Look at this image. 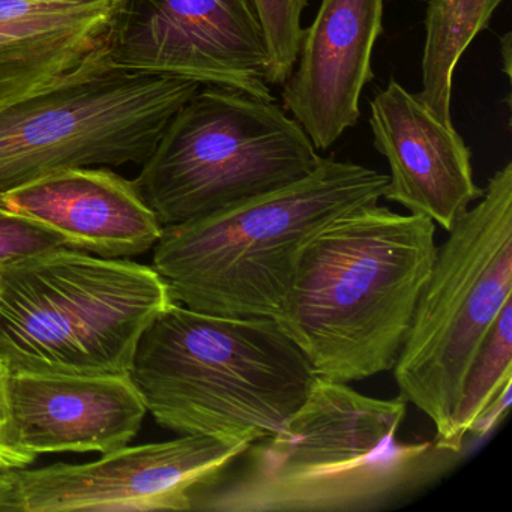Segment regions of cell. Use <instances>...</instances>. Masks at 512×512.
<instances>
[{"label": "cell", "mask_w": 512, "mask_h": 512, "mask_svg": "<svg viewBox=\"0 0 512 512\" xmlns=\"http://www.w3.org/2000/svg\"><path fill=\"white\" fill-rule=\"evenodd\" d=\"M403 395L368 397L317 376L278 433L250 443L191 494V511L380 512L451 475L466 457L436 440L401 442Z\"/></svg>", "instance_id": "obj_1"}, {"label": "cell", "mask_w": 512, "mask_h": 512, "mask_svg": "<svg viewBox=\"0 0 512 512\" xmlns=\"http://www.w3.org/2000/svg\"><path fill=\"white\" fill-rule=\"evenodd\" d=\"M436 253L430 218L353 209L305 242L277 322L317 376L350 383L391 371Z\"/></svg>", "instance_id": "obj_2"}, {"label": "cell", "mask_w": 512, "mask_h": 512, "mask_svg": "<svg viewBox=\"0 0 512 512\" xmlns=\"http://www.w3.org/2000/svg\"><path fill=\"white\" fill-rule=\"evenodd\" d=\"M130 376L148 413L172 433L253 443L283 428L317 374L277 320L175 302L140 338Z\"/></svg>", "instance_id": "obj_3"}, {"label": "cell", "mask_w": 512, "mask_h": 512, "mask_svg": "<svg viewBox=\"0 0 512 512\" xmlns=\"http://www.w3.org/2000/svg\"><path fill=\"white\" fill-rule=\"evenodd\" d=\"M389 178L322 158L299 181L164 227L152 268L176 304L245 319H280L305 242L335 218L383 199Z\"/></svg>", "instance_id": "obj_4"}, {"label": "cell", "mask_w": 512, "mask_h": 512, "mask_svg": "<svg viewBox=\"0 0 512 512\" xmlns=\"http://www.w3.org/2000/svg\"><path fill=\"white\" fill-rule=\"evenodd\" d=\"M175 304L152 266L59 248L0 268V361L10 373H130Z\"/></svg>", "instance_id": "obj_5"}, {"label": "cell", "mask_w": 512, "mask_h": 512, "mask_svg": "<svg viewBox=\"0 0 512 512\" xmlns=\"http://www.w3.org/2000/svg\"><path fill=\"white\" fill-rule=\"evenodd\" d=\"M448 233L392 368L400 394L430 418L442 448L467 370L512 299L511 161Z\"/></svg>", "instance_id": "obj_6"}, {"label": "cell", "mask_w": 512, "mask_h": 512, "mask_svg": "<svg viewBox=\"0 0 512 512\" xmlns=\"http://www.w3.org/2000/svg\"><path fill=\"white\" fill-rule=\"evenodd\" d=\"M320 161L277 101L202 86L173 116L134 184L169 227L299 181Z\"/></svg>", "instance_id": "obj_7"}, {"label": "cell", "mask_w": 512, "mask_h": 512, "mask_svg": "<svg viewBox=\"0 0 512 512\" xmlns=\"http://www.w3.org/2000/svg\"><path fill=\"white\" fill-rule=\"evenodd\" d=\"M200 88L122 70L103 47L67 79L0 110V191L59 170L142 166Z\"/></svg>", "instance_id": "obj_8"}, {"label": "cell", "mask_w": 512, "mask_h": 512, "mask_svg": "<svg viewBox=\"0 0 512 512\" xmlns=\"http://www.w3.org/2000/svg\"><path fill=\"white\" fill-rule=\"evenodd\" d=\"M250 443L211 436L124 446L83 464L0 470V512L191 511V494Z\"/></svg>", "instance_id": "obj_9"}, {"label": "cell", "mask_w": 512, "mask_h": 512, "mask_svg": "<svg viewBox=\"0 0 512 512\" xmlns=\"http://www.w3.org/2000/svg\"><path fill=\"white\" fill-rule=\"evenodd\" d=\"M104 49L122 70L275 100L268 47L250 0H118Z\"/></svg>", "instance_id": "obj_10"}, {"label": "cell", "mask_w": 512, "mask_h": 512, "mask_svg": "<svg viewBox=\"0 0 512 512\" xmlns=\"http://www.w3.org/2000/svg\"><path fill=\"white\" fill-rule=\"evenodd\" d=\"M383 8L385 0H320L304 29L295 68L281 85V106L319 152L329 151L361 119L359 101L374 77Z\"/></svg>", "instance_id": "obj_11"}, {"label": "cell", "mask_w": 512, "mask_h": 512, "mask_svg": "<svg viewBox=\"0 0 512 512\" xmlns=\"http://www.w3.org/2000/svg\"><path fill=\"white\" fill-rule=\"evenodd\" d=\"M370 109L373 145L389 166L383 199L449 232L484 194L469 146L395 79L374 95Z\"/></svg>", "instance_id": "obj_12"}, {"label": "cell", "mask_w": 512, "mask_h": 512, "mask_svg": "<svg viewBox=\"0 0 512 512\" xmlns=\"http://www.w3.org/2000/svg\"><path fill=\"white\" fill-rule=\"evenodd\" d=\"M8 403L14 442L32 460L124 448L148 413L130 373H10Z\"/></svg>", "instance_id": "obj_13"}, {"label": "cell", "mask_w": 512, "mask_h": 512, "mask_svg": "<svg viewBox=\"0 0 512 512\" xmlns=\"http://www.w3.org/2000/svg\"><path fill=\"white\" fill-rule=\"evenodd\" d=\"M5 208L52 230L68 248L133 259L154 250L164 227L134 181L109 169L59 170L0 191Z\"/></svg>", "instance_id": "obj_14"}, {"label": "cell", "mask_w": 512, "mask_h": 512, "mask_svg": "<svg viewBox=\"0 0 512 512\" xmlns=\"http://www.w3.org/2000/svg\"><path fill=\"white\" fill-rule=\"evenodd\" d=\"M503 0H428L422 89L416 97L446 127L452 122V80L461 56L490 26Z\"/></svg>", "instance_id": "obj_15"}, {"label": "cell", "mask_w": 512, "mask_h": 512, "mask_svg": "<svg viewBox=\"0 0 512 512\" xmlns=\"http://www.w3.org/2000/svg\"><path fill=\"white\" fill-rule=\"evenodd\" d=\"M509 380H512V299L494 320L467 370L451 434L443 448L466 449L469 425Z\"/></svg>", "instance_id": "obj_16"}, {"label": "cell", "mask_w": 512, "mask_h": 512, "mask_svg": "<svg viewBox=\"0 0 512 512\" xmlns=\"http://www.w3.org/2000/svg\"><path fill=\"white\" fill-rule=\"evenodd\" d=\"M265 35L269 55L268 82L283 85L298 59L304 37L302 14L307 0H250Z\"/></svg>", "instance_id": "obj_17"}, {"label": "cell", "mask_w": 512, "mask_h": 512, "mask_svg": "<svg viewBox=\"0 0 512 512\" xmlns=\"http://www.w3.org/2000/svg\"><path fill=\"white\" fill-rule=\"evenodd\" d=\"M67 247L52 230L5 208L0 200V268Z\"/></svg>", "instance_id": "obj_18"}, {"label": "cell", "mask_w": 512, "mask_h": 512, "mask_svg": "<svg viewBox=\"0 0 512 512\" xmlns=\"http://www.w3.org/2000/svg\"><path fill=\"white\" fill-rule=\"evenodd\" d=\"M10 370L0 361V470L20 469L34 463L28 454L20 451L11 430L10 403H8Z\"/></svg>", "instance_id": "obj_19"}, {"label": "cell", "mask_w": 512, "mask_h": 512, "mask_svg": "<svg viewBox=\"0 0 512 512\" xmlns=\"http://www.w3.org/2000/svg\"><path fill=\"white\" fill-rule=\"evenodd\" d=\"M512 403V380H509L478 413L467 430V437L482 440L508 415Z\"/></svg>", "instance_id": "obj_20"}, {"label": "cell", "mask_w": 512, "mask_h": 512, "mask_svg": "<svg viewBox=\"0 0 512 512\" xmlns=\"http://www.w3.org/2000/svg\"><path fill=\"white\" fill-rule=\"evenodd\" d=\"M85 0H0V20H16L37 14L58 13Z\"/></svg>", "instance_id": "obj_21"}, {"label": "cell", "mask_w": 512, "mask_h": 512, "mask_svg": "<svg viewBox=\"0 0 512 512\" xmlns=\"http://www.w3.org/2000/svg\"><path fill=\"white\" fill-rule=\"evenodd\" d=\"M500 55L503 58V64H505L506 77L511 76V32H506L505 37L500 40Z\"/></svg>", "instance_id": "obj_22"}]
</instances>
